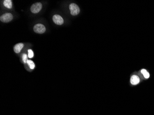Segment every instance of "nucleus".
Wrapping results in <instances>:
<instances>
[{"label": "nucleus", "instance_id": "nucleus-5", "mask_svg": "<svg viewBox=\"0 0 154 115\" xmlns=\"http://www.w3.org/2000/svg\"><path fill=\"white\" fill-rule=\"evenodd\" d=\"M53 20L55 23L57 25H61L64 23L63 18L59 15H55L53 17Z\"/></svg>", "mask_w": 154, "mask_h": 115}, {"label": "nucleus", "instance_id": "nucleus-10", "mask_svg": "<svg viewBox=\"0 0 154 115\" xmlns=\"http://www.w3.org/2000/svg\"><path fill=\"white\" fill-rule=\"evenodd\" d=\"M27 63L30 69H34L35 65L34 62L32 61H31V60H27Z\"/></svg>", "mask_w": 154, "mask_h": 115}, {"label": "nucleus", "instance_id": "nucleus-7", "mask_svg": "<svg viewBox=\"0 0 154 115\" xmlns=\"http://www.w3.org/2000/svg\"><path fill=\"white\" fill-rule=\"evenodd\" d=\"M23 47H24V44L22 43H19L17 44L14 47V51L16 54H18V53H20V52L21 51Z\"/></svg>", "mask_w": 154, "mask_h": 115}, {"label": "nucleus", "instance_id": "nucleus-9", "mask_svg": "<svg viewBox=\"0 0 154 115\" xmlns=\"http://www.w3.org/2000/svg\"><path fill=\"white\" fill-rule=\"evenodd\" d=\"M140 72L141 73V74L143 75V76L145 79H148L150 77V73L147 71L146 70L143 69L141 70Z\"/></svg>", "mask_w": 154, "mask_h": 115}, {"label": "nucleus", "instance_id": "nucleus-1", "mask_svg": "<svg viewBox=\"0 0 154 115\" xmlns=\"http://www.w3.org/2000/svg\"><path fill=\"white\" fill-rule=\"evenodd\" d=\"M70 13L73 16L78 15L80 12V8L75 3H71L69 5Z\"/></svg>", "mask_w": 154, "mask_h": 115}, {"label": "nucleus", "instance_id": "nucleus-2", "mask_svg": "<svg viewBox=\"0 0 154 115\" xmlns=\"http://www.w3.org/2000/svg\"><path fill=\"white\" fill-rule=\"evenodd\" d=\"M42 8V4L40 2L33 4L30 8V11L33 14H37L40 11Z\"/></svg>", "mask_w": 154, "mask_h": 115}, {"label": "nucleus", "instance_id": "nucleus-4", "mask_svg": "<svg viewBox=\"0 0 154 115\" xmlns=\"http://www.w3.org/2000/svg\"><path fill=\"white\" fill-rule=\"evenodd\" d=\"M13 19V16L11 13H6L1 15L0 20L3 23H8L11 21Z\"/></svg>", "mask_w": 154, "mask_h": 115}, {"label": "nucleus", "instance_id": "nucleus-11", "mask_svg": "<svg viewBox=\"0 0 154 115\" xmlns=\"http://www.w3.org/2000/svg\"><path fill=\"white\" fill-rule=\"evenodd\" d=\"M28 57L29 58H32L34 56V54L32 49H29L28 50Z\"/></svg>", "mask_w": 154, "mask_h": 115}, {"label": "nucleus", "instance_id": "nucleus-3", "mask_svg": "<svg viewBox=\"0 0 154 115\" xmlns=\"http://www.w3.org/2000/svg\"><path fill=\"white\" fill-rule=\"evenodd\" d=\"M33 30L35 32L38 34L44 33L46 30V28L44 25L38 23L35 25L33 27Z\"/></svg>", "mask_w": 154, "mask_h": 115}, {"label": "nucleus", "instance_id": "nucleus-8", "mask_svg": "<svg viewBox=\"0 0 154 115\" xmlns=\"http://www.w3.org/2000/svg\"><path fill=\"white\" fill-rule=\"evenodd\" d=\"M4 6L8 9L12 8V2L11 0H5L3 1Z\"/></svg>", "mask_w": 154, "mask_h": 115}, {"label": "nucleus", "instance_id": "nucleus-6", "mask_svg": "<svg viewBox=\"0 0 154 115\" xmlns=\"http://www.w3.org/2000/svg\"><path fill=\"white\" fill-rule=\"evenodd\" d=\"M131 83L133 85H136L139 83L140 82V78L137 75H133L131 78Z\"/></svg>", "mask_w": 154, "mask_h": 115}, {"label": "nucleus", "instance_id": "nucleus-12", "mask_svg": "<svg viewBox=\"0 0 154 115\" xmlns=\"http://www.w3.org/2000/svg\"><path fill=\"white\" fill-rule=\"evenodd\" d=\"M27 55L26 54H23L22 55V59H23V62L24 63H27Z\"/></svg>", "mask_w": 154, "mask_h": 115}]
</instances>
